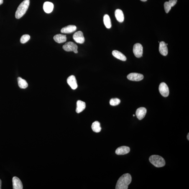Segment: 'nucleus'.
<instances>
[{"label": "nucleus", "instance_id": "1", "mask_svg": "<svg viewBox=\"0 0 189 189\" xmlns=\"http://www.w3.org/2000/svg\"><path fill=\"white\" fill-rule=\"evenodd\" d=\"M132 181L130 174L126 173L120 177L117 183L116 189H127Z\"/></svg>", "mask_w": 189, "mask_h": 189}, {"label": "nucleus", "instance_id": "2", "mask_svg": "<svg viewBox=\"0 0 189 189\" xmlns=\"http://www.w3.org/2000/svg\"><path fill=\"white\" fill-rule=\"evenodd\" d=\"M30 1L29 0H24L18 7L15 14L16 18H20L25 14L29 7Z\"/></svg>", "mask_w": 189, "mask_h": 189}, {"label": "nucleus", "instance_id": "3", "mask_svg": "<svg viewBox=\"0 0 189 189\" xmlns=\"http://www.w3.org/2000/svg\"><path fill=\"white\" fill-rule=\"evenodd\" d=\"M149 161L151 164L156 167H162L165 165L164 159L162 157L158 155H154L150 156Z\"/></svg>", "mask_w": 189, "mask_h": 189}, {"label": "nucleus", "instance_id": "4", "mask_svg": "<svg viewBox=\"0 0 189 189\" xmlns=\"http://www.w3.org/2000/svg\"><path fill=\"white\" fill-rule=\"evenodd\" d=\"M63 50L67 52L73 51L75 53H78V46L72 42H68L63 46Z\"/></svg>", "mask_w": 189, "mask_h": 189}, {"label": "nucleus", "instance_id": "5", "mask_svg": "<svg viewBox=\"0 0 189 189\" xmlns=\"http://www.w3.org/2000/svg\"><path fill=\"white\" fill-rule=\"evenodd\" d=\"M133 52L134 55L138 58L142 57L143 47L142 45L139 43L134 44L133 47Z\"/></svg>", "mask_w": 189, "mask_h": 189}, {"label": "nucleus", "instance_id": "6", "mask_svg": "<svg viewBox=\"0 0 189 189\" xmlns=\"http://www.w3.org/2000/svg\"><path fill=\"white\" fill-rule=\"evenodd\" d=\"M159 89L160 94L162 96L164 97L169 96V89L166 84L164 83H161L159 85Z\"/></svg>", "mask_w": 189, "mask_h": 189}, {"label": "nucleus", "instance_id": "7", "mask_svg": "<svg viewBox=\"0 0 189 189\" xmlns=\"http://www.w3.org/2000/svg\"><path fill=\"white\" fill-rule=\"evenodd\" d=\"M73 38L76 42L79 44H83L85 41L83 32L81 31L75 33L73 36Z\"/></svg>", "mask_w": 189, "mask_h": 189}, {"label": "nucleus", "instance_id": "8", "mask_svg": "<svg viewBox=\"0 0 189 189\" xmlns=\"http://www.w3.org/2000/svg\"><path fill=\"white\" fill-rule=\"evenodd\" d=\"M127 77L128 80L135 81H140L144 78V76L142 74L136 73H130Z\"/></svg>", "mask_w": 189, "mask_h": 189}, {"label": "nucleus", "instance_id": "9", "mask_svg": "<svg viewBox=\"0 0 189 189\" xmlns=\"http://www.w3.org/2000/svg\"><path fill=\"white\" fill-rule=\"evenodd\" d=\"M67 83L72 89L75 90L78 88V84L74 76L72 75L69 76L67 78Z\"/></svg>", "mask_w": 189, "mask_h": 189}, {"label": "nucleus", "instance_id": "10", "mask_svg": "<svg viewBox=\"0 0 189 189\" xmlns=\"http://www.w3.org/2000/svg\"><path fill=\"white\" fill-rule=\"evenodd\" d=\"M13 188L14 189H22L23 185L22 182L20 179L16 177L12 178Z\"/></svg>", "mask_w": 189, "mask_h": 189}, {"label": "nucleus", "instance_id": "11", "mask_svg": "<svg viewBox=\"0 0 189 189\" xmlns=\"http://www.w3.org/2000/svg\"><path fill=\"white\" fill-rule=\"evenodd\" d=\"M130 151V148L126 146H122L116 149V154L118 155H124L127 154Z\"/></svg>", "mask_w": 189, "mask_h": 189}, {"label": "nucleus", "instance_id": "12", "mask_svg": "<svg viewBox=\"0 0 189 189\" xmlns=\"http://www.w3.org/2000/svg\"><path fill=\"white\" fill-rule=\"evenodd\" d=\"M147 112V110L144 107H141L137 110L136 111V115L140 120H142L145 116Z\"/></svg>", "mask_w": 189, "mask_h": 189}, {"label": "nucleus", "instance_id": "13", "mask_svg": "<svg viewBox=\"0 0 189 189\" xmlns=\"http://www.w3.org/2000/svg\"><path fill=\"white\" fill-rule=\"evenodd\" d=\"M159 51L161 55L165 56L168 54V50L167 45L164 42H161L159 44Z\"/></svg>", "mask_w": 189, "mask_h": 189}, {"label": "nucleus", "instance_id": "14", "mask_svg": "<svg viewBox=\"0 0 189 189\" xmlns=\"http://www.w3.org/2000/svg\"><path fill=\"white\" fill-rule=\"evenodd\" d=\"M76 29L77 27L75 26L70 25L63 28L61 30V32L63 33H70L75 32Z\"/></svg>", "mask_w": 189, "mask_h": 189}, {"label": "nucleus", "instance_id": "15", "mask_svg": "<svg viewBox=\"0 0 189 189\" xmlns=\"http://www.w3.org/2000/svg\"><path fill=\"white\" fill-rule=\"evenodd\" d=\"M54 5L51 2L46 1L44 3L43 9L44 11L47 14H50L53 11Z\"/></svg>", "mask_w": 189, "mask_h": 189}, {"label": "nucleus", "instance_id": "16", "mask_svg": "<svg viewBox=\"0 0 189 189\" xmlns=\"http://www.w3.org/2000/svg\"><path fill=\"white\" fill-rule=\"evenodd\" d=\"M76 108V111L77 113H80L84 111L86 107V104L85 102L78 100L77 102Z\"/></svg>", "mask_w": 189, "mask_h": 189}, {"label": "nucleus", "instance_id": "17", "mask_svg": "<svg viewBox=\"0 0 189 189\" xmlns=\"http://www.w3.org/2000/svg\"><path fill=\"white\" fill-rule=\"evenodd\" d=\"M115 16L117 20L120 23H122L124 17L123 11L120 9H117L115 11Z\"/></svg>", "mask_w": 189, "mask_h": 189}, {"label": "nucleus", "instance_id": "18", "mask_svg": "<svg viewBox=\"0 0 189 189\" xmlns=\"http://www.w3.org/2000/svg\"><path fill=\"white\" fill-rule=\"evenodd\" d=\"M54 40L58 43H62L66 42V36L63 34H58L55 35L54 37Z\"/></svg>", "mask_w": 189, "mask_h": 189}, {"label": "nucleus", "instance_id": "19", "mask_svg": "<svg viewBox=\"0 0 189 189\" xmlns=\"http://www.w3.org/2000/svg\"><path fill=\"white\" fill-rule=\"evenodd\" d=\"M112 54L113 56L119 60L126 61V57L121 52L118 51V50H113L112 52Z\"/></svg>", "mask_w": 189, "mask_h": 189}, {"label": "nucleus", "instance_id": "20", "mask_svg": "<svg viewBox=\"0 0 189 189\" xmlns=\"http://www.w3.org/2000/svg\"><path fill=\"white\" fill-rule=\"evenodd\" d=\"M104 24L107 29H110L111 27V18L108 14H105L103 18Z\"/></svg>", "mask_w": 189, "mask_h": 189}, {"label": "nucleus", "instance_id": "21", "mask_svg": "<svg viewBox=\"0 0 189 189\" xmlns=\"http://www.w3.org/2000/svg\"><path fill=\"white\" fill-rule=\"evenodd\" d=\"M91 128L94 132L96 133L100 132L101 130L100 123L98 121H95L92 124Z\"/></svg>", "mask_w": 189, "mask_h": 189}, {"label": "nucleus", "instance_id": "22", "mask_svg": "<svg viewBox=\"0 0 189 189\" xmlns=\"http://www.w3.org/2000/svg\"><path fill=\"white\" fill-rule=\"evenodd\" d=\"M18 83L19 87L21 89L27 88L28 85L26 81L20 77L18 78Z\"/></svg>", "mask_w": 189, "mask_h": 189}, {"label": "nucleus", "instance_id": "23", "mask_svg": "<svg viewBox=\"0 0 189 189\" xmlns=\"http://www.w3.org/2000/svg\"><path fill=\"white\" fill-rule=\"evenodd\" d=\"M121 102V100L117 98H112L110 100V104L112 106H117Z\"/></svg>", "mask_w": 189, "mask_h": 189}, {"label": "nucleus", "instance_id": "24", "mask_svg": "<svg viewBox=\"0 0 189 189\" xmlns=\"http://www.w3.org/2000/svg\"><path fill=\"white\" fill-rule=\"evenodd\" d=\"M30 39V37L28 34H25L21 37L20 42L21 43L25 44Z\"/></svg>", "mask_w": 189, "mask_h": 189}, {"label": "nucleus", "instance_id": "25", "mask_svg": "<svg viewBox=\"0 0 189 189\" xmlns=\"http://www.w3.org/2000/svg\"><path fill=\"white\" fill-rule=\"evenodd\" d=\"M164 9H165V12L167 14L169 12V11H170L171 9V7L170 6V5L169 4L168 1H166L165 2L164 4Z\"/></svg>", "mask_w": 189, "mask_h": 189}, {"label": "nucleus", "instance_id": "26", "mask_svg": "<svg viewBox=\"0 0 189 189\" xmlns=\"http://www.w3.org/2000/svg\"><path fill=\"white\" fill-rule=\"evenodd\" d=\"M177 0H170L168 1L169 4L170 5L171 7H173L176 4Z\"/></svg>", "mask_w": 189, "mask_h": 189}, {"label": "nucleus", "instance_id": "27", "mask_svg": "<svg viewBox=\"0 0 189 189\" xmlns=\"http://www.w3.org/2000/svg\"><path fill=\"white\" fill-rule=\"evenodd\" d=\"M3 3V0H0V5L2 4Z\"/></svg>", "mask_w": 189, "mask_h": 189}, {"label": "nucleus", "instance_id": "28", "mask_svg": "<svg viewBox=\"0 0 189 189\" xmlns=\"http://www.w3.org/2000/svg\"><path fill=\"white\" fill-rule=\"evenodd\" d=\"M1 179H0V189H1Z\"/></svg>", "mask_w": 189, "mask_h": 189}, {"label": "nucleus", "instance_id": "29", "mask_svg": "<svg viewBox=\"0 0 189 189\" xmlns=\"http://www.w3.org/2000/svg\"><path fill=\"white\" fill-rule=\"evenodd\" d=\"M187 139L189 141V133H188V134H187Z\"/></svg>", "mask_w": 189, "mask_h": 189}, {"label": "nucleus", "instance_id": "30", "mask_svg": "<svg viewBox=\"0 0 189 189\" xmlns=\"http://www.w3.org/2000/svg\"><path fill=\"white\" fill-rule=\"evenodd\" d=\"M141 1H147V0H141Z\"/></svg>", "mask_w": 189, "mask_h": 189}, {"label": "nucleus", "instance_id": "31", "mask_svg": "<svg viewBox=\"0 0 189 189\" xmlns=\"http://www.w3.org/2000/svg\"><path fill=\"white\" fill-rule=\"evenodd\" d=\"M133 116H135V115H133Z\"/></svg>", "mask_w": 189, "mask_h": 189}]
</instances>
